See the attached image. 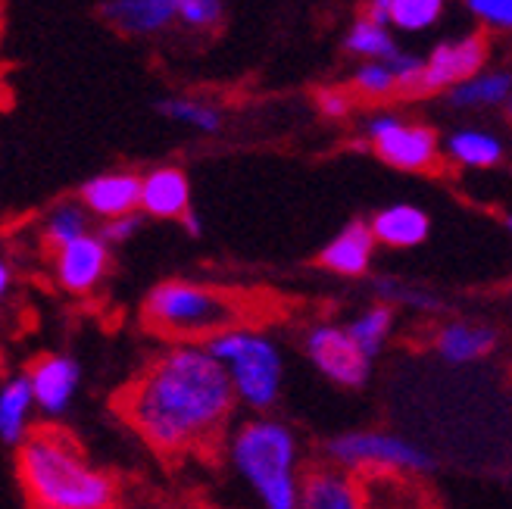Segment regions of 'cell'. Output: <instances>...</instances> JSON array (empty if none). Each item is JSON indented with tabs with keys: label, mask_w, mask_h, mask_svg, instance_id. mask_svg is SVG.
<instances>
[{
	"label": "cell",
	"mask_w": 512,
	"mask_h": 509,
	"mask_svg": "<svg viewBox=\"0 0 512 509\" xmlns=\"http://www.w3.org/2000/svg\"><path fill=\"white\" fill-rule=\"evenodd\" d=\"M222 456L260 509H297L306 466L294 425L272 413L235 419Z\"/></svg>",
	"instance_id": "3957f363"
},
{
	"label": "cell",
	"mask_w": 512,
	"mask_h": 509,
	"mask_svg": "<svg viewBox=\"0 0 512 509\" xmlns=\"http://www.w3.org/2000/svg\"><path fill=\"white\" fill-rule=\"evenodd\" d=\"M360 135L372 154L400 172H434L441 166V135L425 122L403 119L391 110L369 113L360 122Z\"/></svg>",
	"instance_id": "52a82bcc"
},
{
	"label": "cell",
	"mask_w": 512,
	"mask_h": 509,
	"mask_svg": "<svg viewBox=\"0 0 512 509\" xmlns=\"http://www.w3.org/2000/svg\"><path fill=\"white\" fill-rule=\"evenodd\" d=\"M22 372L32 385L38 416L44 422L57 425L72 410L75 397H79V391H82V363L75 360L72 353L50 350V353L35 356V360Z\"/></svg>",
	"instance_id": "30bf717a"
},
{
	"label": "cell",
	"mask_w": 512,
	"mask_h": 509,
	"mask_svg": "<svg viewBox=\"0 0 512 509\" xmlns=\"http://www.w3.org/2000/svg\"><path fill=\"white\" fill-rule=\"evenodd\" d=\"M157 116L194 135H219L225 125V110L197 94H166L157 100Z\"/></svg>",
	"instance_id": "cb8c5ba5"
},
{
	"label": "cell",
	"mask_w": 512,
	"mask_h": 509,
	"mask_svg": "<svg viewBox=\"0 0 512 509\" xmlns=\"http://www.w3.org/2000/svg\"><path fill=\"white\" fill-rule=\"evenodd\" d=\"M491 60V41L484 32H469L450 41L431 47V54L422 57V75L416 85V97L447 94L456 85H463L481 69H488Z\"/></svg>",
	"instance_id": "9c48e42d"
},
{
	"label": "cell",
	"mask_w": 512,
	"mask_h": 509,
	"mask_svg": "<svg viewBox=\"0 0 512 509\" xmlns=\"http://www.w3.org/2000/svg\"><path fill=\"white\" fill-rule=\"evenodd\" d=\"M388 10H391V0H366L360 16H366L378 25H388Z\"/></svg>",
	"instance_id": "e575fe53"
},
{
	"label": "cell",
	"mask_w": 512,
	"mask_h": 509,
	"mask_svg": "<svg viewBox=\"0 0 512 509\" xmlns=\"http://www.w3.org/2000/svg\"><path fill=\"white\" fill-rule=\"evenodd\" d=\"M447 10V0H391L388 10V29L403 35L428 32L441 22Z\"/></svg>",
	"instance_id": "83f0119b"
},
{
	"label": "cell",
	"mask_w": 512,
	"mask_h": 509,
	"mask_svg": "<svg viewBox=\"0 0 512 509\" xmlns=\"http://www.w3.org/2000/svg\"><path fill=\"white\" fill-rule=\"evenodd\" d=\"M38 419L29 378L25 372H7L0 378V444L16 450L41 425Z\"/></svg>",
	"instance_id": "ac0fdd59"
},
{
	"label": "cell",
	"mask_w": 512,
	"mask_h": 509,
	"mask_svg": "<svg viewBox=\"0 0 512 509\" xmlns=\"http://www.w3.org/2000/svg\"><path fill=\"white\" fill-rule=\"evenodd\" d=\"M13 291V266L0 257V303H4Z\"/></svg>",
	"instance_id": "d590c367"
},
{
	"label": "cell",
	"mask_w": 512,
	"mask_h": 509,
	"mask_svg": "<svg viewBox=\"0 0 512 509\" xmlns=\"http://www.w3.org/2000/svg\"><path fill=\"white\" fill-rule=\"evenodd\" d=\"M225 22V0H178V29L203 35Z\"/></svg>",
	"instance_id": "f546056e"
},
{
	"label": "cell",
	"mask_w": 512,
	"mask_h": 509,
	"mask_svg": "<svg viewBox=\"0 0 512 509\" xmlns=\"http://www.w3.org/2000/svg\"><path fill=\"white\" fill-rule=\"evenodd\" d=\"M353 107H356V94L347 85H328V88L316 91V110L331 122L350 119Z\"/></svg>",
	"instance_id": "1f68e13d"
},
{
	"label": "cell",
	"mask_w": 512,
	"mask_h": 509,
	"mask_svg": "<svg viewBox=\"0 0 512 509\" xmlns=\"http://www.w3.org/2000/svg\"><path fill=\"white\" fill-rule=\"evenodd\" d=\"M244 303L219 285L197 278H166L141 300V322L147 332L169 344H203L222 328L241 322Z\"/></svg>",
	"instance_id": "277c9868"
},
{
	"label": "cell",
	"mask_w": 512,
	"mask_h": 509,
	"mask_svg": "<svg viewBox=\"0 0 512 509\" xmlns=\"http://www.w3.org/2000/svg\"><path fill=\"white\" fill-rule=\"evenodd\" d=\"M360 488L366 509H434L422 475H366Z\"/></svg>",
	"instance_id": "ffe728a7"
},
{
	"label": "cell",
	"mask_w": 512,
	"mask_h": 509,
	"mask_svg": "<svg viewBox=\"0 0 512 509\" xmlns=\"http://www.w3.org/2000/svg\"><path fill=\"white\" fill-rule=\"evenodd\" d=\"M113 266V247L97 232L50 253V278L69 297H91L107 282Z\"/></svg>",
	"instance_id": "8fae6325"
},
{
	"label": "cell",
	"mask_w": 512,
	"mask_h": 509,
	"mask_svg": "<svg viewBox=\"0 0 512 509\" xmlns=\"http://www.w3.org/2000/svg\"><path fill=\"white\" fill-rule=\"evenodd\" d=\"M466 10L484 29L512 35V0H466Z\"/></svg>",
	"instance_id": "4dcf8cb0"
},
{
	"label": "cell",
	"mask_w": 512,
	"mask_h": 509,
	"mask_svg": "<svg viewBox=\"0 0 512 509\" xmlns=\"http://www.w3.org/2000/svg\"><path fill=\"white\" fill-rule=\"evenodd\" d=\"M297 509H366L360 478L331 463H316L303 472Z\"/></svg>",
	"instance_id": "e0dca14e"
},
{
	"label": "cell",
	"mask_w": 512,
	"mask_h": 509,
	"mask_svg": "<svg viewBox=\"0 0 512 509\" xmlns=\"http://www.w3.org/2000/svg\"><path fill=\"white\" fill-rule=\"evenodd\" d=\"M372 294L375 300L388 303L397 313L400 310H409V313H422V316H438L444 310V300L422 288V285H413V282H403L397 275H378L372 282Z\"/></svg>",
	"instance_id": "484cf974"
},
{
	"label": "cell",
	"mask_w": 512,
	"mask_h": 509,
	"mask_svg": "<svg viewBox=\"0 0 512 509\" xmlns=\"http://www.w3.org/2000/svg\"><path fill=\"white\" fill-rule=\"evenodd\" d=\"M450 110H509L512 107V69H481L463 85L444 94Z\"/></svg>",
	"instance_id": "44dd1931"
},
{
	"label": "cell",
	"mask_w": 512,
	"mask_h": 509,
	"mask_svg": "<svg viewBox=\"0 0 512 509\" xmlns=\"http://www.w3.org/2000/svg\"><path fill=\"white\" fill-rule=\"evenodd\" d=\"M369 228L378 247L409 250L428 241L431 216L422 207H416V203H391V207H381L369 219Z\"/></svg>",
	"instance_id": "d6986e66"
},
{
	"label": "cell",
	"mask_w": 512,
	"mask_h": 509,
	"mask_svg": "<svg viewBox=\"0 0 512 509\" xmlns=\"http://www.w3.org/2000/svg\"><path fill=\"white\" fill-rule=\"evenodd\" d=\"M79 203L91 213V219L107 222L128 213H138L141 203V175L132 169L97 172L79 185Z\"/></svg>",
	"instance_id": "4fadbf2b"
},
{
	"label": "cell",
	"mask_w": 512,
	"mask_h": 509,
	"mask_svg": "<svg viewBox=\"0 0 512 509\" xmlns=\"http://www.w3.org/2000/svg\"><path fill=\"white\" fill-rule=\"evenodd\" d=\"M178 225H185V232H188V235H200V219L194 216V210H191L182 222H178Z\"/></svg>",
	"instance_id": "8d00e7d4"
},
{
	"label": "cell",
	"mask_w": 512,
	"mask_h": 509,
	"mask_svg": "<svg viewBox=\"0 0 512 509\" xmlns=\"http://www.w3.org/2000/svg\"><path fill=\"white\" fill-rule=\"evenodd\" d=\"M100 19L125 38H157L175 29L178 0H104Z\"/></svg>",
	"instance_id": "9a60e30c"
},
{
	"label": "cell",
	"mask_w": 512,
	"mask_h": 509,
	"mask_svg": "<svg viewBox=\"0 0 512 509\" xmlns=\"http://www.w3.org/2000/svg\"><path fill=\"white\" fill-rule=\"evenodd\" d=\"M500 335L497 328L478 319H447L434 325L431 332V350L441 363L459 369V366H475L497 350Z\"/></svg>",
	"instance_id": "7c38bea8"
},
{
	"label": "cell",
	"mask_w": 512,
	"mask_h": 509,
	"mask_svg": "<svg viewBox=\"0 0 512 509\" xmlns=\"http://www.w3.org/2000/svg\"><path fill=\"white\" fill-rule=\"evenodd\" d=\"M300 350L328 385L341 391H360L369 385L375 360L363 353L347 332L344 322L316 319L300 332Z\"/></svg>",
	"instance_id": "ba28073f"
},
{
	"label": "cell",
	"mask_w": 512,
	"mask_h": 509,
	"mask_svg": "<svg viewBox=\"0 0 512 509\" xmlns=\"http://www.w3.org/2000/svg\"><path fill=\"white\" fill-rule=\"evenodd\" d=\"M191 210V178L182 166H153L141 175L138 213L144 219L182 222Z\"/></svg>",
	"instance_id": "5bb4252c"
},
{
	"label": "cell",
	"mask_w": 512,
	"mask_h": 509,
	"mask_svg": "<svg viewBox=\"0 0 512 509\" xmlns=\"http://www.w3.org/2000/svg\"><path fill=\"white\" fill-rule=\"evenodd\" d=\"M325 463L338 466L356 478L366 475H428L434 456L391 428H347L322 444Z\"/></svg>",
	"instance_id": "8992f818"
},
{
	"label": "cell",
	"mask_w": 512,
	"mask_h": 509,
	"mask_svg": "<svg viewBox=\"0 0 512 509\" xmlns=\"http://www.w3.org/2000/svg\"><path fill=\"white\" fill-rule=\"evenodd\" d=\"M207 344L213 360L222 366L228 385L235 391L238 410L250 416L272 413L281 394H285V350L281 344L256 325H232L216 332Z\"/></svg>",
	"instance_id": "5b68a950"
},
{
	"label": "cell",
	"mask_w": 512,
	"mask_h": 509,
	"mask_svg": "<svg viewBox=\"0 0 512 509\" xmlns=\"http://www.w3.org/2000/svg\"><path fill=\"white\" fill-rule=\"evenodd\" d=\"M91 232H94V219L79 203V197H63L57 203H50L38 222V238L47 253H54Z\"/></svg>",
	"instance_id": "603a6c76"
},
{
	"label": "cell",
	"mask_w": 512,
	"mask_h": 509,
	"mask_svg": "<svg viewBox=\"0 0 512 509\" xmlns=\"http://www.w3.org/2000/svg\"><path fill=\"white\" fill-rule=\"evenodd\" d=\"M141 225H144V216H141V213H128V216H119V219L100 222L97 235L104 238V241L116 250V247H122V244L132 241V238L141 232Z\"/></svg>",
	"instance_id": "d6a6232c"
},
{
	"label": "cell",
	"mask_w": 512,
	"mask_h": 509,
	"mask_svg": "<svg viewBox=\"0 0 512 509\" xmlns=\"http://www.w3.org/2000/svg\"><path fill=\"white\" fill-rule=\"evenodd\" d=\"M13 472L29 509H116L119 500L116 478L54 422H41L13 450Z\"/></svg>",
	"instance_id": "7a4b0ae2"
},
{
	"label": "cell",
	"mask_w": 512,
	"mask_h": 509,
	"mask_svg": "<svg viewBox=\"0 0 512 509\" xmlns=\"http://www.w3.org/2000/svg\"><path fill=\"white\" fill-rule=\"evenodd\" d=\"M441 154L456 169H494L506 157V144L500 135L484 132V129H456L441 141Z\"/></svg>",
	"instance_id": "7402d4cb"
},
{
	"label": "cell",
	"mask_w": 512,
	"mask_h": 509,
	"mask_svg": "<svg viewBox=\"0 0 512 509\" xmlns=\"http://www.w3.org/2000/svg\"><path fill=\"white\" fill-rule=\"evenodd\" d=\"M347 88L356 94V100H388V97L400 94L397 75L384 60H363L353 69Z\"/></svg>",
	"instance_id": "f1b7e54d"
},
{
	"label": "cell",
	"mask_w": 512,
	"mask_h": 509,
	"mask_svg": "<svg viewBox=\"0 0 512 509\" xmlns=\"http://www.w3.org/2000/svg\"><path fill=\"white\" fill-rule=\"evenodd\" d=\"M509 119H512V107H509Z\"/></svg>",
	"instance_id": "f35d334b"
},
{
	"label": "cell",
	"mask_w": 512,
	"mask_h": 509,
	"mask_svg": "<svg viewBox=\"0 0 512 509\" xmlns=\"http://www.w3.org/2000/svg\"><path fill=\"white\" fill-rule=\"evenodd\" d=\"M375 238L372 228L363 219L347 222L335 238H328V244L319 250L316 266L338 275V278H366L375 263Z\"/></svg>",
	"instance_id": "2e32d148"
},
{
	"label": "cell",
	"mask_w": 512,
	"mask_h": 509,
	"mask_svg": "<svg viewBox=\"0 0 512 509\" xmlns=\"http://www.w3.org/2000/svg\"><path fill=\"white\" fill-rule=\"evenodd\" d=\"M397 310L388 307V303H369V307L363 310H356L344 325H347V332L350 338L363 347L366 356H372V360H378V356L388 350V344L394 341V332H397Z\"/></svg>",
	"instance_id": "d4e9b609"
},
{
	"label": "cell",
	"mask_w": 512,
	"mask_h": 509,
	"mask_svg": "<svg viewBox=\"0 0 512 509\" xmlns=\"http://www.w3.org/2000/svg\"><path fill=\"white\" fill-rule=\"evenodd\" d=\"M509 291H512V282H509Z\"/></svg>",
	"instance_id": "ab89813d"
},
{
	"label": "cell",
	"mask_w": 512,
	"mask_h": 509,
	"mask_svg": "<svg viewBox=\"0 0 512 509\" xmlns=\"http://www.w3.org/2000/svg\"><path fill=\"white\" fill-rule=\"evenodd\" d=\"M506 228H509V232H512V213L506 216Z\"/></svg>",
	"instance_id": "74e56055"
},
{
	"label": "cell",
	"mask_w": 512,
	"mask_h": 509,
	"mask_svg": "<svg viewBox=\"0 0 512 509\" xmlns=\"http://www.w3.org/2000/svg\"><path fill=\"white\" fill-rule=\"evenodd\" d=\"M344 50L356 60H394L400 54V44L388 25H378L366 16H356L350 29L344 32Z\"/></svg>",
	"instance_id": "4316f807"
},
{
	"label": "cell",
	"mask_w": 512,
	"mask_h": 509,
	"mask_svg": "<svg viewBox=\"0 0 512 509\" xmlns=\"http://www.w3.org/2000/svg\"><path fill=\"white\" fill-rule=\"evenodd\" d=\"M388 66H391L394 75H397V88H400V94H416L419 75H422V57L409 54V50L400 47V54H397L394 60H388Z\"/></svg>",
	"instance_id": "836d02e7"
},
{
	"label": "cell",
	"mask_w": 512,
	"mask_h": 509,
	"mask_svg": "<svg viewBox=\"0 0 512 509\" xmlns=\"http://www.w3.org/2000/svg\"><path fill=\"white\" fill-rule=\"evenodd\" d=\"M119 413L160 456L222 447L238 400L207 344H166L119 397Z\"/></svg>",
	"instance_id": "6da1fadb"
}]
</instances>
